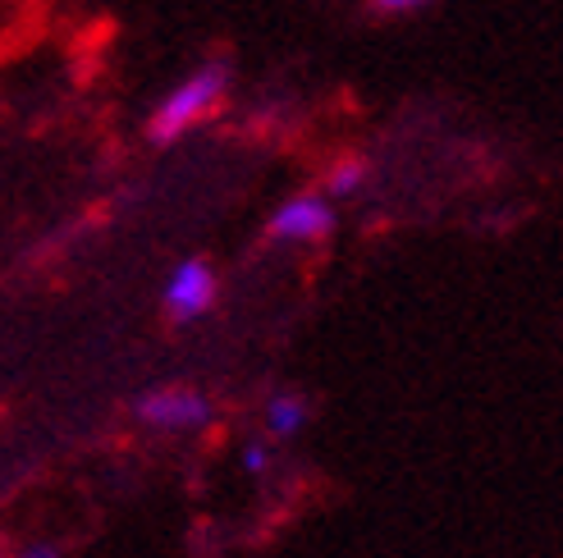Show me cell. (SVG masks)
<instances>
[{
  "label": "cell",
  "mask_w": 563,
  "mask_h": 558,
  "mask_svg": "<svg viewBox=\"0 0 563 558\" xmlns=\"http://www.w3.org/2000/svg\"><path fill=\"white\" fill-rule=\"evenodd\" d=\"M224 88H230V74H224L220 65H207V69H197L188 82H179V88L156 105V115L147 124L152 143H175V137L197 129L207 115H216L220 101H224Z\"/></svg>",
  "instance_id": "1"
},
{
  "label": "cell",
  "mask_w": 563,
  "mask_h": 558,
  "mask_svg": "<svg viewBox=\"0 0 563 558\" xmlns=\"http://www.w3.org/2000/svg\"><path fill=\"white\" fill-rule=\"evenodd\" d=\"M137 416L156 431H192L211 416V403L197 389H152L137 399Z\"/></svg>",
  "instance_id": "2"
},
{
  "label": "cell",
  "mask_w": 563,
  "mask_h": 558,
  "mask_svg": "<svg viewBox=\"0 0 563 558\" xmlns=\"http://www.w3.org/2000/svg\"><path fill=\"white\" fill-rule=\"evenodd\" d=\"M330 230H334V211H330V202L312 198V192H307V198H289L271 215V238H279V243H317Z\"/></svg>",
  "instance_id": "3"
},
{
  "label": "cell",
  "mask_w": 563,
  "mask_h": 558,
  "mask_svg": "<svg viewBox=\"0 0 563 558\" xmlns=\"http://www.w3.org/2000/svg\"><path fill=\"white\" fill-rule=\"evenodd\" d=\"M216 293H220L216 270L207 261H184L170 275V284H165V306H170L175 316H202V312H211Z\"/></svg>",
  "instance_id": "4"
},
{
  "label": "cell",
  "mask_w": 563,
  "mask_h": 558,
  "mask_svg": "<svg viewBox=\"0 0 563 558\" xmlns=\"http://www.w3.org/2000/svg\"><path fill=\"white\" fill-rule=\"evenodd\" d=\"M302 422H307V403H302L298 394H275V399L266 403V426H271L275 435H298Z\"/></svg>",
  "instance_id": "5"
},
{
  "label": "cell",
  "mask_w": 563,
  "mask_h": 558,
  "mask_svg": "<svg viewBox=\"0 0 563 558\" xmlns=\"http://www.w3.org/2000/svg\"><path fill=\"white\" fill-rule=\"evenodd\" d=\"M362 179H367V165L344 160V165H334V170H330V192H334V198H349V192L362 188Z\"/></svg>",
  "instance_id": "6"
},
{
  "label": "cell",
  "mask_w": 563,
  "mask_h": 558,
  "mask_svg": "<svg viewBox=\"0 0 563 558\" xmlns=\"http://www.w3.org/2000/svg\"><path fill=\"white\" fill-rule=\"evenodd\" d=\"M243 467H247V471H266V467H271V454L262 449V444H252V449L243 454Z\"/></svg>",
  "instance_id": "7"
},
{
  "label": "cell",
  "mask_w": 563,
  "mask_h": 558,
  "mask_svg": "<svg viewBox=\"0 0 563 558\" xmlns=\"http://www.w3.org/2000/svg\"><path fill=\"white\" fill-rule=\"evenodd\" d=\"M372 5H376V10H394V14H399V10H417V5H427V0H372Z\"/></svg>",
  "instance_id": "8"
},
{
  "label": "cell",
  "mask_w": 563,
  "mask_h": 558,
  "mask_svg": "<svg viewBox=\"0 0 563 558\" xmlns=\"http://www.w3.org/2000/svg\"><path fill=\"white\" fill-rule=\"evenodd\" d=\"M23 558H55L51 549H33V554H23Z\"/></svg>",
  "instance_id": "9"
}]
</instances>
